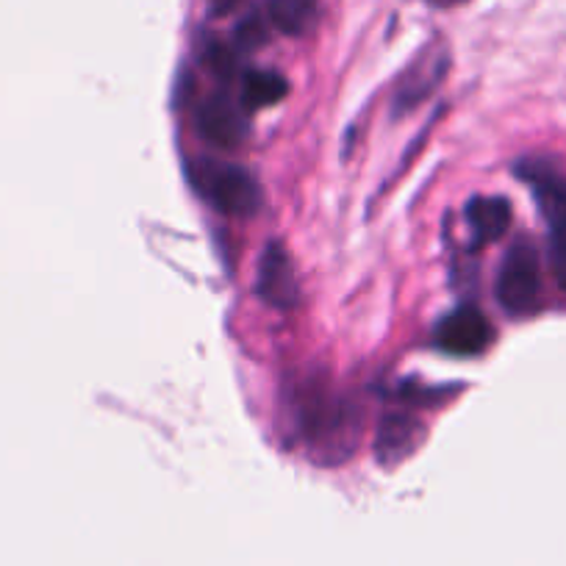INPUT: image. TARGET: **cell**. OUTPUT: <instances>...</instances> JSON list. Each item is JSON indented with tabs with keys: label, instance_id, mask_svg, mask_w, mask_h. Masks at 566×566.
<instances>
[{
	"label": "cell",
	"instance_id": "1",
	"mask_svg": "<svg viewBox=\"0 0 566 566\" xmlns=\"http://www.w3.org/2000/svg\"><path fill=\"white\" fill-rule=\"evenodd\" d=\"M522 181L531 184L538 211L549 231V264L560 290L566 292V178L542 161L520 167Z\"/></svg>",
	"mask_w": 566,
	"mask_h": 566
},
{
	"label": "cell",
	"instance_id": "2",
	"mask_svg": "<svg viewBox=\"0 0 566 566\" xmlns=\"http://www.w3.org/2000/svg\"><path fill=\"white\" fill-rule=\"evenodd\" d=\"M497 301L511 317H527L538 308L542 297V266L538 253L527 239H516L503 255L494 283Z\"/></svg>",
	"mask_w": 566,
	"mask_h": 566
},
{
	"label": "cell",
	"instance_id": "3",
	"mask_svg": "<svg viewBox=\"0 0 566 566\" xmlns=\"http://www.w3.org/2000/svg\"><path fill=\"white\" fill-rule=\"evenodd\" d=\"M198 187L228 217H253L261 206V187L248 170L233 165H203Z\"/></svg>",
	"mask_w": 566,
	"mask_h": 566
},
{
	"label": "cell",
	"instance_id": "4",
	"mask_svg": "<svg viewBox=\"0 0 566 566\" xmlns=\"http://www.w3.org/2000/svg\"><path fill=\"white\" fill-rule=\"evenodd\" d=\"M494 339L492 323L486 319V314L478 312L475 306H464L459 312H453L450 317L442 319L437 331V342L444 353L450 356H481Z\"/></svg>",
	"mask_w": 566,
	"mask_h": 566
},
{
	"label": "cell",
	"instance_id": "5",
	"mask_svg": "<svg viewBox=\"0 0 566 566\" xmlns=\"http://www.w3.org/2000/svg\"><path fill=\"white\" fill-rule=\"evenodd\" d=\"M198 134L209 142L211 148L233 150L248 136V117L244 108L228 101L226 95H214L203 101L198 108Z\"/></svg>",
	"mask_w": 566,
	"mask_h": 566
},
{
	"label": "cell",
	"instance_id": "6",
	"mask_svg": "<svg viewBox=\"0 0 566 566\" xmlns=\"http://www.w3.org/2000/svg\"><path fill=\"white\" fill-rule=\"evenodd\" d=\"M259 295L275 308H295L301 301L297 275L281 242H270L259 259Z\"/></svg>",
	"mask_w": 566,
	"mask_h": 566
},
{
	"label": "cell",
	"instance_id": "7",
	"mask_svg": "<svg viewBox=\"0 0 566 566\" xmlns=\"http://www.w3.org/2000/svg\"><path fill=\"white\" fill-rule=\"evenodd\" d=\"M444 70H448V56H444L442 48H431V51L424 53L419 62H413V67L402 75L400 86H397V97H395L397 106L400 108L417 106L422 97H428L433 90H437Z\"/></svg>",
	"mask_w": 566,
	"mask_h": 566
},
{
	"label": "cell",
	"instance_id": "8",
	"mask_svg": "<svg viewBox=\"0 0 566 566\" xmlns=\"http://www.w3.org/2000/svg\"><path fill=\"white\" fill-rule=\"evenodd\" d=\"M467 226L478 242H497L511 228V203L505 198H472L467 206Z\"/></svg>",
	"mask_w": 566,
	"mask_h": 566
},
{
	"label": "cell",
	"instance_id": "9",
	"mask_svg": "<svg viewBox=\"0 0 566 566\" xmlns=\"http://www.w3.org/2000/svg\"><path fill=\"white\" fill-rule=\"evenodd\" d=\"M290 92V84L275 70H250L242 78V108H266L272 103L283 101Z\"/></svg>",
	"mask_w": 566,
	"mask_h": 566
},
{
	"label": "cell",
	"instance_id": "10",
	"mask_svg": "<svg viewBox=\"0 0 566 566\" xmlns=\"http://www.w3.org/2000/svg\"><path fill=\"white\" fill-rule=\"evenodd\" d=\"M419 424L413 422L406 413H389L380 424L378 433V453L380 459H402L406 453H411L413 444H417Z\"/></svg>",
	"mask_w": 566,
	"mask_h": 566
},
{
	"label": "cell",
	"instance_id": "11",
	"mask_svg": "<svg viewBox=\"0 0 566 566\" xmlns=\"http://www.w3.org/2000/svg\"><path fill=\"white\" fill-rule=\"evenodd\" d=\"M319 0H270V20L277 31L290 36L306 34L314 23Z\"/></svg>",
	"mask_w": 566,
	"mask_h": 566
},
{
	"label": "cell",
	"instance_id": "12",
	"mask_svg": "<svg viewBox=\"0 0 566 566\" xmlns=\"http://www.w3.org/2000/svg\"><path fill=\"white\" fill-rule=\"evenodd\" d=\"M264 40H266L264 23H261L255 14H250V18H244L242 23H239V29H237L239 51H255L259 45H264Z\"/></svg>",
	"mask_w": 566,
	"mask_h": 566
},
{
	"label": "cell",
	"instance_id": "13",
	"mask_svg": "<svg viewBox=\"0 0 566 566\" xmlns=\"http://www.w3.org/2000/svg\"><path fill=\"white\" fill-rule=\"evenodd\" d=\"M206 59H209V67L214 70L217 75H228L233 70V51L226 45H211L209 53H206Z\"/></svg>",
	"mask_w": 566,
	"mask_h": 566
},
{
	"label": "cell",
	"instance_id": "14",
	"mask_svg": "<svg viewBox=\"0 0 566 566\" xmlns=\"http://www.w3.org/2000/svg\"><path fill=\"white\" fill-rule=\"evenodd\" d=\"M237 7L239 0H209V12L214 14V18H226V14H231Z\"/></svg>",
	"mask_w": 566,
	"mask_h": 566
},
{
	"label": "cell",
	"instance_id": "15",
	"mask_svg": "<svg viewBox=\"0 0 566 566\" xmlns=\"http://www.w3.org/2000/svg\"><path fill=\"white\" fill-rule=\"evenodd\" d=\"M442 3H455V0H442Z\"/></svg>",
	"mask_w": 566,
	"mask_h": 566
}]
</instances>
